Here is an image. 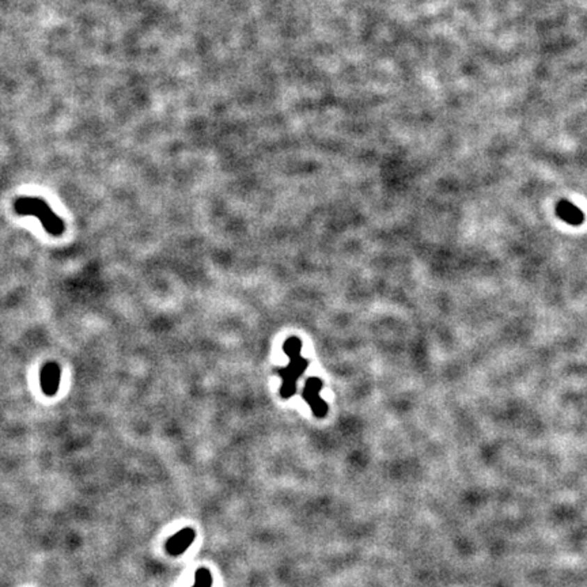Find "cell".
Instances as JSON below:
<instances>
[{
    "label": "cell",
    "instance_id": "1",
    "mask_svg": "<svg viewBox=\"0 0 587 587\" xmlns=\"http://www.w3.org/2000/svg\"><path fill=\"white\" fill-rule=\"evenodd\" d=\"M14 210L19 215L36 217L42 227L52 235H60L64 231V224L51 210L48 203L38 197L22 196L18 197L14 203Z\"/></svg>",
    "mask_w": 587,
    "mask_h": 587
},
{
    "label": "cell",
    "instance_id": "2",
    "mask_svg": "<svg viewBox=\"0 0 587 587\" xmlns=\"http://www.w3.org/2000/svg\"><path fill=\"white\" fill-rule=\"evenodd\" d=\"M302 344L298 337H291L284 344L285 354L291 358L290 364L280 373L283 378V385L280 388V394L284 398H290L297 391V379L308 367V361L301 355Z\"/></svg>",
    "mask_w": 587,
    "mask_h": 587
},
{
    "label": "cell",
    "instance_id": "3",
    "mask_svg": "<svg viewBox=\"0 0 587 587\" xmlns=\"http://www.w3.org/2000/svg\"><path fill=\"white\" fill-rule=\"evenodd\" d=\"M321 388H322V382L318 378H310L305 385L304 394H302L315 418H325L328 414V405L324 402V400L320 396Z\"/></svg>",
    "mask_w": 587,
    "mask_h": 587
},
{
    "label": "cell",
    "instance_id": "4",
    "mask_svg": "<svg viewBox=\"0 0 587 587\" xmlns=\"http://www.w3.org/2000/svg\"><path fill=\"white\" fill-rule=\"evenodd\" d=\"M196 531L192 528H184L174 535H171L166 542V551L171 556H180L184 554L191 544L195 541Z\"/></svg>",
    "mask_w": 587,
    "mask_h": 587
},
{
    "label": "cell",
    "instance_id": "5",
    "mask_svg": "<svg viewBox=\"0 0 587 587\" xmlns=\"http://www.w3.org/2000/svg\"><path fill=\"white\" fill-rule=\"evenodd\" d=\"M60 366L55 362H48L42 366L40 373L41 389L47 396H55L60 386Z\"/></svg>",
    "mask_w": 587,
    "mask_h": 587
},
{
    "label": "cell",
    "instance_id": "6",
    "mask_svg": "<svg viewBox=\"0 0 587 587\" xmlns=\"http://www.w3.org/2000/svg\"><path fill=\"white\" fill-rule=\"evenodd\" d=\"M558 214L563 221H565L567 224H582L584 221V214L582 211L575 207L572 203L568 201H561L558 205Z\"/></svg>",
    "mask_w": 587,
    "mask_h": 587
},
{
    "label": "cell",
    "instance_id": "7",
    "mask_svg": "<svg viewBox=\"0 0 587 587\" xmlns=\"http://www.w3.org/2000/svg\"><path fill=\"white\" fill-rule=\"evenodd\" d=\"M192 587H212L211 571L205 567H201L196 571L195 584Z\"/></svg>",
    "mask_w": 587,
    "mask_h": 587
}]
</instances>
